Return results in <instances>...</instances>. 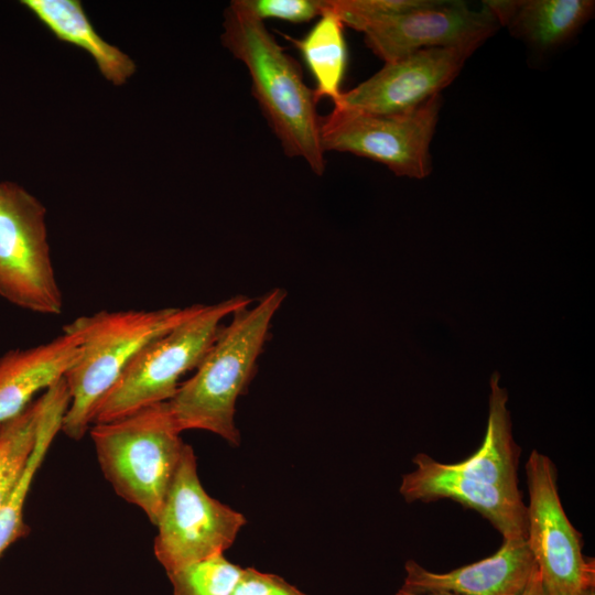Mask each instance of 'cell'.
<instances>
[{"instance_id":"cell-1","label":"cell","mask_w":595,"mask_h":595,"mask_svg":"<svg viewBox=\"0 0 595 595\" xmlns=\"http://www.w3.org/2000/svg\"><path fill=\"white\" fill-rule=\"evenodd\" d=\"M220 40L247 67L252 95L284 153L302 158L322 175L321 117L314 90L305 85L300 65L240 0L231 1L225 10Z\"/></svg>"},{"instance_id":"cell-2","label":"cell","mask_w":595,"mask_h":595,"mask_svg":"<svg viewBox=\"0 0 595 595\" xmlns=\"http://www.w3.org/2000/svg\"><path fill=\"white\" fill-rule=\"evenodd\" d=\"M285 294L280 288L269 291L255 306L235 312L230 323L220 328L195 374L167 401L180 432L205 430L232 445L240 443L235 424L236 401L252 376Z\"/></svg>"},{"instance_id":"cell-3","label":"cell","mask_w":595,"mask_h":595,"mask_svg":"<svg viewBox=\"0 0 595 595\" xmlns=\"http://www.w3.org/2000/svg\"><path fill=\"white\" fill-rule=\"evenodd\" d=\"M199 306L100 311L67 324L80 338V354L64 377L71 400L61 431L72 440H80L93 424L98 403L137 353Z\"/></svg>"},{"instance_id":"cell-4","label":"cell","mask_w":595,"mask_h":595,"mask_svg":"<svg viewBox=\"0 0 595 595\" xmlns=\"http://www.w3.org/2000/svg\"><path fill=\"white\" fill-rule=\"evenodd\" d=\"M89 430L106 479L155 526L186 445L167 402L95 423Z\"/></svg>"},{"instance_id":"cell-5","label":"cell","mask_w":595,"mask_h":595,"mask_svg":"<svg viewBox=\"0 0 595 595\" xmlns=\"http://www.w3.org/2000/svg\"><path fill=\"white\" fill-rule=\"evenodd\" d=\"M250 303L251 299L237 295L212 305L201 304L188 318L147 344L100 400L93 424L167 402L180 378L195 369L210 348L225 317Z\"/></svg>"},{"instance_id":"cell-6","label":"cell","mask_w":595,"mask_h":595,"mask_svg":"<svg viewBox=\"0 0 595 595\" xmlns=\"http://www.w3.org/2000/svg\"><path fill=\"white\" fill-rule=\"evenodd\" d=\"M441 106L440 94L396 115L334 107L321 118L322 148L324 152H347L374 160L398 176L424 178L432 172L430 144Z\"/></svg>"},{"instance_id":"cell-7","label":"cell","mask_w":595,"mask_h":595,"mask_svg":"<svg viewBox=\"0 0 595 595\" xmlns=\"http://www.w3.org/2000/svg\"><path fill=\"white\" fill-rule=\"evenodd\" d=\"M245 524L242 513L206 493L194 451L186 444L155 524L153 551L158 561L170 574L224 554Z\"/></svg>"},{"instance_id":"cell-8","label":"cell","mask_w":595,"mask_h":595,"mask_svg":"<svg viewBox=\"0 0 595 595\" xmlns=\"http://www.w3.org/2000/svg\"><path fill=\"white\" fill-rule=\"evenodd\" d=\"M0 296L37 314L58 315L63 310L45 208L11 182L0 183Z\"/></svg>"},{"instance_id":"cell-9","label":"cell","mask_w":595,"mask_h":595,"mask_svg":"<svg viewBox=\"0 0 595 595\" xmlns=\"http://www.w3.org/2000/svg\"><path fill=\"white\" fill-rule=\"evenodd\" d=\"M529 505L527 545L548 595H582L594 587V559L583 554L581 533L569 520L559 496L558 472L533 450L526 463Z\"/></svg>"},{"instance_id":"cell-10","label":"cell","mask_w":595,"mask_h":595,"mask_svg":"<svg viewBox=\"0 0 595 595\" xmlns=\"http://www.w3.org/2000/svg\"><path fill=\"white\" fill-rule=\"evenodd\" d=\"M498 28L485 3L474 10L461 0H426L408 12L375 20L361 32L367 47L390 63L424 48L480 46Z\"/></svg>"},{"instance_id":"cell-11","label":"cell","mask_w":595,"mask_h":595,"mask_svg":"<svg viewBox=\"0 0 595 595\" xmlns=\"http://www.w3.org/2000/svg\"><path fill=\"white\" fill-rule=\"evenodd\" d=\"M478 47H431L385 63L371 77L342 93L334 107L376 115L408 112L440 95Z\"/></svg>"},{"instance_id":"cell-12","label":"cell","mask_w":595,"mask_h":595,"mask_svg":"<svg viewBox=\"0 0 595 595\" xmlns=\"http://www.w3.org/2000/svg\"><path fill=\"white\" fill-rule=\"evenodd\" d=\"M415 469L404 474L399 493L407 502L451 499L485 517L504 540L527 537V506L521 490H510L486 482L457 463L445 464L419 453Z\"/></svg>"},{"instance_id":"cell-13","label":"cell","mask_w":595,"mask_h":595,"mask_svg":"<svg viewBox=\"0 0 595 595\" xmlns=\"http://www.w3.org/2000/svg\"><path fill=\"white\" fill-rule=\"evenodd\" d=\"M536 565L524 539H508L490 556L445 573L409 560L402 588L419 594L521 595Z\"/></svg>"},{"instance_id":"cell-14","label":"cell","mask_w":595,"mask_h":595,"mask_svg":"<svg viewBox=\"0 0 595 595\" xmlns=\"http://www.w3.org/2000/svg\"><path fill=\"white\" fill-rule=\"evenodd\" d=\"M80 354L78 334L67 327L57 337L0 357V423L20 414L42 390L63 379Z\"/></svg>"},{"instance_id":"cell-15","label":"cell","mask_w":595,"mask_h":595,"mask_svg":"<svg viewBox=\"0 0 595 595\" xmlns=\"http://www.w3.org/2000/svg\"><path fill=\"white\" fill-rule=\"evenodd\" d=\"M484 3L499 26L537 51L547 52L564 44L592 17L591 0H488Z\"/></svg>"},{"instance_id":"cell-16","label":"cell","mask_w":595,"mask_h":595,"mask_svg":"<svg viewBox=\"0 0 595 595\" xmlns=\"http://www.w3.org/2000/svg\"><path fill=\"white\" fill-rule=\"evenodd\" d=\"M56 39L86 51L100 74L116 86L123 85L136 73L130 56L105 41L94 29L78 0H22Z\"/></svg>"},{"instance_id":"cell-17","label":"cell","mask_w":595,"mask_h":595,"mask_svg":"<svg viewBox=\"0 0 595 595\" xmlns=\"http://www.w3.org/2000/svg\"><path fill=\"white\" fill-rule=\"evenodd\" d=\"M69 400L64 378L46 389L37 399L39 420L33 451L19 483L0 507V559L11 544L30 533V527L23 517L25 499L36 472L62 429Z\"/></svg>"},{"instance_id":"cell-18","label":"cell","mask_w":595,"mask_h":595,"mask_svg":"<svg viewBox=\"0 0 595 595\" xmlns=\"http://www.w3.org/2000/svg\"><path fill=\"white\" fill-rule=\"evenodd\" d=\"M343 28L338 14L328 0H325L323 13L305 36L295 39L284 35L300 51L312 73L316 83L314 94L317 101L327 97L335 105L343 93L340 85L347 64Z\"/></svg>"},{"instance_id":"cell-19","label":"cell","mask_w":595,"mask_h":595,"mask_svg":"<svg viewBox=\"0 0 595 595\" xmlns=\"http://www.w3.org/2000/svg\"><path fill=\"white\" fill-rule=\"evenodd\" d=\"M39 420L37 400L0 423V507L19 483L33 451Z\"/></svg>"},{"instance_id":"cell-20","label":"cell","mask_w":595,"mask_h":595,"mask_svg":"<svg viewBox=\"0 0 595 595\" xmlns=\"http://www.w3.org/2000/svg\"><path fill=\"white\" fill-rule=\"evenodd\" d=\"M242 570L220 554L190 564L167 576L174 595H232Z\"/></svg>"},{"instance_id":"cell-21","label":"cell","mask_w":595,"mask_h":595,"mask_svg":"<svg viewBox=\"0 0 595 595\" xmlns=\"http://www.w3.org/2000/svg\"><path fill=\"white\" fill-rule=\"evenodd\" d=\"M426 0H328L344 25L356 31L368 23L421 7Z\"/></svg>"},{"instance_id":"cell-22","label":"cell","mask_w":595,"mask_h":595,"mask_svg":"<svg viewBox=\"0 0 595 595\" xmlns=\"http://www.w3.org/2000/svg\"><path fill=\"white\" fill-rule=\"evenodd\" d=\"M255 17L280 19L292 23H304L320 18L325 0H240Z\"/></svg>"},{"instance_id":"cell-23","label":"cell","mask_w":595,"mask_h":595,"mask_svg":"<svg viewBox=\"0 0 595 595\" xmlns=\"http://www.w3.org/2000/svg\"><path fill=\"white\" fill-rule=\"evenodd\" d=\"M232 595H307L281 576L260 572L253 567L242 570Z\"/></svg>"},{"instance_id":"cell-24","label":"cell","mask_w":595,"mask_h":595,"mask_svg":"<svg viewBox=\"0 0 595 595\" xmlns=\"http://www.w3.org/2000/svg\"><path fill=\"white\" fill-rule=\"evenodd\" d=\"M521 595H548L542 583L541 573L536 565L528 584Z\"/></svg>"},{"instance_id":"cell-25","label":"cell","mask_w":595,"mask_h":595,"mask_svg":"<svg viewBox=\"0 0 595 595\" xmlns=\"http://www.w3.org/2000/svg\"><path fill=\"white\" fill-rule=\"evenodd\" d=\"M396 595H457V594L450 593V592H431V593L419 594V593L407 591L404 588H400Z\"/></svg>"},{"instance_id":"cell-26","label":"cell","mask_w":595,"mask_h":595,"mask_svg":"<svg viewBox=\"0 0 595 595\" xmlns=\"http://www.w3.org/2000/svg\"><path fill=\"white\" fill-rule=\"evenodd\" d=\"M582 595H595L594 587L586 589Z\"/></svg>"}]
</instances>
